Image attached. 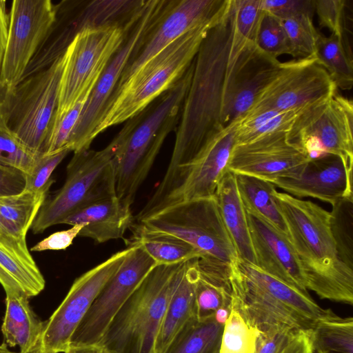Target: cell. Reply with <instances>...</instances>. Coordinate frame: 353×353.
<instances>
[{
  "instance_id": "cell-1",
  "label": "cell",
  "mask_w": 353,
  "mask_h": 353,
  "mask_svg": "<svg viewBox=\"0 0 353 353\" xmlns=\"http://www.w3.org/2000/svg\"><path fill=\"white\" fill-rule=\"evenodd\" d=\"M230 5L209 30L195 57L170 163L151 196L156 204L163 203L178 190L187 165L208 139L223 128L221 109L232 39Z\"/></svg>"
},
{
  "instance_id": "cell-2",
  "label": "cell",
  "mask_w": 353,
  "mask_h": 353,
  "mask_svg": "<svg viewBox=\"0 0 353 353\" xmlns=\"http://www.w3.org/2000/svg\"><path fill=\"white\" fill-rule=\"evenodd\" d=\"M273 195L303 272L307 290L321 299L352 305L353 269L339 256L330 212L310 201L276 190Z\"/></svg>"
},
{
  "instance_id": "cell-3",
  "label": "cell",
  "mask_w": 353,
  "mask_h": 353,
  "mask_svg": "<svg viewBox=\"0 0 353 353\" xmlns=\"http://www.w3.org/2000/svg\"><path fill=\"white\" fill-rule=\"evenodd\" d=\"M230 5L220 8L136 70L118 85L105 105L93 133L94 139L107 128L136 117L173 86L194 61L209 30Z\"/></svg>"
},
{
  "instance_id": "cell-4",
  "label": "cell",
  "mask_w": 353,
  "mask_h": 353,
  "mask_svg": "<svg viewBox=\"0 0 353 353\" xmlns=\"http://www.w3.org/2000/svg\"><path fill=\"white\" fill-rule=\"evenodd\" d=\"M194 59L183 76L164 92L152 108L128 120L117 134V150L112 159L116 193L131 205L148 176L167 136L179 124L190 88Z\"/></svg>"
},
{
  "instance_id": "cell-5",
  "label": "cell",
  "mask_w": 353,
  "mask_h": 353,
  "mask_svg": "<svg viewBox=\"0 0 353 353\" xmlns=\"http://www.w3.org/2000/svg\"><path fill=\"white\" fill-rule=\"evenodd\" d=\"M230 283L231 303L258 332L287 328L310 332L332 312L319 305L307 291L239 259L232 270Z\"/></svg>"
},
{
  "instance_id": "cell-6",
  "label": "cell",
  "mask_w": 353,
  "mask_h": 353,
  "mask_svg": "<svg viewBox=\"0 0 353 353\" xmlns=\"http://www.w3.org/2000/svg\"><path fill=\"white\" fill-rule=\"evenodd\" d=\"M137 225L187 241L200 254L197 259L200 274L230 285L232 270L239 258L214 196L174 204Z\"/></svg>"
},
{
  "instance_id": "cell-7",
  "label": "cell",
  "mask_w": 353,
  "mask_h": 353,
  "mask_svg": "<svg viewBox=\"0 0 353 353\" xmlns=\"http://www.w3.org/2000/svg\"><path fill=\"white\" fill-rule=\"evenodd\" d=\"M182 264L153 268L118 312L101 343L114 353H155L157 338Z\"/></svg>"
},
{
  "instance_id": "cell-8",
  "label": "cell",
  "mask_w": 353,
  "mask_h": 353,
  "mask_svg": "<svg viewBox=\"0 0 353 353\" xmlns=\"http://www.w3.org/2000/svg\"><path fill=\"white\" fill-rule=\"evenodd\" d=\"M65 52L46 68L0 92V122L32 153L43 154L58 105Z\"/></svg>"
},
{
  "instance_id": "cell-9",
  "label": "cell",
  "mask_w": 353,
  "mask_h": 353,
  "mask_svg": "<svg viewBox=\"0 0 353 353\" xmlns=\"http://www.w3.org/2000/svg\"><path fill=\"white\" fill-rule=\"evenodd\" d=\"M144 6L129 21L88 26L77 34L65 52V61L53 123L79 101L89 98L108 64L140 17Z\"/></svg>"
},
{
  "instance_id": "cell-10",
  "label": "cell",
  "mask_w": 353,
  "mask_h": 353,
  "mask_svg": "<svg viewBox=\"0 0 353 353\" xmlns=\"http://www.w3.org/2000/svg\"><path fill=\"white\" fill-rule=\"evenodd\" d=\"M118 141L115 137L103 149L74 152L66 168L62 187L46 199L30 229L39 234L62 221L86 202L116 191L112 159Z\"/></svg>"
},
{
  "instance_id": "cell-11",
  "label": "cell",
  "mask_w": 353,
  "mask_h": 353,
  "mask_svg": "<svg viewBox=\"0 0 353 353\" xmlns=\"http://www.w3.org/2000/svg\"><path fill=\"white\" fill-rule=\"evenodd\" d=\"M352 101L336 93L303 110L288 139L310 160L332 154L352 167Z\"/></svg>"
},
{
  "instance_id": "cell-12",
  "label": "cell",
  "mask_w": 353,
  "mask_h": 353,
  "mask_svg": "<svg viewBox=\"0 0 353 353\" xmlns=\"http://www.w3.org/2000/svg\"><path fill=\"white\" fill-rule=\"evenodd\" d=\"M167 0L146 1L143 11L128 32L92 91L70 137L68 148L77 152L90 149L99 117L116 89L121 74L145 37L159 21Z\"/></svg>"
},
{
  "instance_id": "cell-13",
  "label": "cell",
  "mask_w": 353,
  "mask_h": 353,
  "mask_svg": "<svg viewBox=\"0 0 353 353\" xmlns=\"http://www.w3.org/2000/svg\"><path fill=\"white\" fill-rule=\"evenodd\" d=\"M130 248L119 251L77 277L67 295L45 321L39 350L63 353L73 334L107 282L121 265Z\"/></svg>"
},
{
  "instance_id": "cell-14",
  "label": "cell",
  "mask_w": 353,
  "mask_h": 353,
  "mask_svg": "<svg viewBox=\"0 0 353 353\" xmlns=\"http://www.w3.org/2000/svg\"><path fill=\"white\" fill-rule=\"evenodd\" d=\"M56 12L51 0H14L10 10L6 50L0 71V92L13 90L36 54Z\"/></svg>"
},
{
  "instance_id": "cell-15",
  "label": "cell",
  "mask_w": 353,
  "mask_h": 353,
  "mask_svg": "<svg viewBox=\"0 0 353 353\" xmlns=\"http://www.w3.org/2000/svg\"><path fill=\"white\" fill-rule=\"evenodd\" d=\"M128 248H130V252L95 299L73 334L70 344L101 343L121 307L158 265L141 246L133 245Z\"/></svg>"
},
{
  "instance_id": "cell-16",
  "label": "cell",
  "mask_w": 353,
  "mask_h": 353,
  "mask_svg": "<svg viewBox=\"0 0 353 353\" xmlns=\"http://www.w3.org/2000/svg\"><path fill=\"white\" fill-rule=\"evenodd\" d=\"M336 90L316 58L284 62L248 111H285L303 108L330 98Z\"/></svg>"
},
{
  "instance_id": "cell-17",
  "label": "cell",
  "mask_w": 353,
  "mask_h": 353,
  "mask_svg": "<svg viewBox=\"0 0 353 353\" xmlns=\"http://www.w3.org/2000/svg\"><path fill=\"white\" fill-rule=\"evenodd\" d=\"M310 160L288 139V132L269 134L234 145L228 170L273 182L301 176Z\"/></svg>"
},
{
  "instance_id": "cell-18",
  "label": "cell",
  "mask_w": 353,
  "mask_h": 353,
  "mask_svg": "<svg viewBox=\"0 0 353 353\" xmlns=\"http://www.w3.org/2000/svg\"><path fill=\"white\" fill-rule=\"evenodd\" d=\"M281 64L256 43L245 48L225 75L221 109L223 127L239 119L252 108L275 77Z\"/></svg>"
},
{
  "instance_id": "cell-19",
  "label": "cell",
  "mask_w": 353,
  "mask_h": 353,
  "mask_svg": "<svg viewBox=\"0 0 353 353\" xmlns=\"http://www.w3.org/2000/svg\"><path fill=\"white\" fill-rule=\"evenodd\" d=\"M237 121L223 127L208 139L187 165L181 185L164 208L183 201L214 196L220 180L228 171L235 145Z\"/></svg>"
},
{
  "instance_id": "cell-20",
  "label": "cell",
  "mask_w": 353,
  "mask_h": 353,
  "mask_svg": "<svg viewBox=\"0 0 353 353\" xmlns=\"http://www.w3.org/2000/svg\"><path fill=\"white\" fill-rule=\"evenodd\" d=\"M224 0L168 1L159 21L125 68L118 85L181 36L213 14Z\"/></svg>"
},
{
  "instance_id": "cell-21",
  "label": "cell",
  "mask_w": 353,
  "mask_h": 353,
  "mask_svg": "<svg viewBox=\"0 0 353 353\" xmlns=\"http://www.w3.org/2000/svg\"><path fill=\"white\" fill-rule=\"evenodd\" d=\"M245 212L256 265L291 285L307 291L303 272L288 236L262 216Z\"/></svg>"
},
{
  "instance_id": "cell-22",
  "label": "cell",
  "mask_w": 353,
  "mask_h": 353,
  "mask_svg": "<svg viewBox=\"0 0 353 353\" xmlns=\"http://www.w3.org/2000/svg\"><path fill=\"white\" fill-rule=\"evenodd\" d=\"M272 183L294 197H312L331 205L342 198L353 197L352 167L332 154L310 160L299 178Z\"/></svg>"
},
{
  "instance_id": "cell-23",
  "label": "cell",
  "mask_w": 353,
  "mask_h": 353,
  "mask_svg": "<svg viewBox=\"0 0 353 353\" xmlns=\"http://www.w3.org/2000/svg\"><path fill=\"white\" fill-rule=\"evenodd\" d=\"M132 221L131 205L121 201L114 191L86 202L61 224H83L79 236L102 243L122 238Z\"/></svg>"
},
{
  "instance_id": "cell-24",
  "label": "cell",
  "mask_w": 353,
  "mask_h": 353,
  "mask_svg": "<svg viewBox=\"0 0 353 353\" xmlns=\"http://www.w3.org/2000/svg\"><path fill=\"white\" fill-rule=\"evenodd\" d=\"M26 238L0 232V284L5 292H18L30 298L44 290L46 281Z\"/></svg>"
},
{
  "instance_id": "cell-25",
  "label": "cell",
  "mask_w": 353,
  "mask_h": 353,
  "mask_svg": "<svg viewBox=\"0 0 353 353\" xmlns=\"http://www.w3.org/2000/svg\"><path fill=\"white\" fill-rule=\"evenodd\" d=\"M200 272L197 258L181 265L155 343V353H165L181 330L196 319L195 289Z\"/></svg>"
},
{
  "instance_id": "cell-26",
  "label": "cell",
  "mask_w": 353,
  "mask_h": 353,
  "mask_svg": "<svg viewBox=\"0 0 353 353\" xmlns=\"http://www.w3.org/2000/svg\"><path fill=\"white\" fill-rule=\"evenodd\" d=\"M81 1H61L55 4L54 19L21 81L50 65L62 56L77 34L83 30L79 16Z\"/></svg>"
},
{
  "instance_id": "cell-27",
  "label": "cell",
  "mask_w": 353,
  "mask_h": 353,
  "mask_svg": "<svg viewBox=\"0 0 353 353\" xmlns=\"http://www.w3.org/2000/svg\"><path fill=\"white\" fill-rule=\"evenodd\" d=\"M221 219L240 260L256 265L246 212L236 183V175L228 170L214 194Z\"/></svg>"
},
{
  "instance_id": "cell-28",
  "label": "cell",
  "mask_w": 353,
  "mask_h": 353,
  "mask_svg": "<svg viewBox=\"0 0 353 353\" xmlns=\"http://www.w3.org/2000/svg\"><path fill=\"white\" fill-rule=\"evenodd\" d=\"M6 311L1 325L4 343L7 346H18L19 353H32L39 346L44 328L24 294L6 291Z\"/></svg>"
},
{
  "instance_id": "cell-29",
  "label": "cell",
  "mask_w": 353,
  "mask_h": 353,
  "mask_svg": "<svg viewBox=\"0 0 353 353\" xmlns=\"http://www.w3.org/2000/svg\"><path fill=\"white\" fill-rule=\"evenodd\" d=\"M128 247L141 246L157 265H172L200 258L199 252L187 241L171 234L146 230L132 224Z\"/></svg>"
},
{
  "instance_id": "cell-30",
  "label": "cell",
  "mask_w": 353,
  "mask_h": 353,
  "mask_svg": "<svg viewBox=\"0 0 353 353\" xmlns=\"http://www.w3.org/2000/svg\"><path fill=\"white\" fill-rule=\"evenodd\" d=\"M235 175L236 187L245 210L262 216L288 236L285 223L273 195L275 185L270 181L254 176Z\"/></svg>"
},
{
  "instance_id": "cell-31",
  "label": "cell",
  "mask_w": 353,
  "mask_h": 353,
  "mask_svg": "<svg viewBox=\"0 0 353 353\" xmlns=\"http://www.w3.org/2000/svg\"><path fill=\"white\" fill-rule=\"evenodd\" d=\"M47 192H33L27 190L0 196V228L3 232L15 236H26Z\"/></svg>"
},
{
  "instance_id": "cell-32",
  "label": "cell",
  "mask_w": 353,
  "mask_h": 353,
  "mask_svg": "<svg viewBox=\"0 0 353 353\" xmlns=\"http://www.w3.org/2000/svg\"><path fill=\"white\" fill-rule=\"evenodd\" d=\"M232 39L225 75L236 60L252 43H255L264 10L262 0H231Z\"/></svg>"
},
{
  "instance_id": "cell-33",
  "label": "cell",
  "mask_w": 353,
  "mask_h": 353,
  "mask_svg": "<svg viewBox=\"0 0 353 353\" xmlns=\"http://www.w3.org/2000/svg\"><path fill=\"white\" fill-rule=\"evenodd\" d=\"M308 106L285 111L266 109L247 112L237 121L235 145L279 131L288 132L296 117Z\"/></svg>"
},
{
  "instance_id": "cell-34",
  "label": "cell",
  "mask_w": 353,
  "mask_h": 353,
  "mask_svg": "<svg viewBox=\"0 0 353 353\" xmlns=\"http://www.w3.org/2000/svg\"><path fill=\"white\" fill-rule=\"evenodd\" d=\"M318 63L325 68L337 88L351 90L353 85V61L350 45L331 34H321L316 50Z\"/></svg>"
},
{
  "instance_id": "cell-35",
  "label": "cell",
  "mask_w": 353,
  "mask_h": 353,
  "mask_svg": "<svg viewBox=\"0 0 353 353\" xmlns=\"http://www.w3.org/2000/svg\"><path fill=\"white\" fill-rule=\"evenodd\" d=\"M314 353H353V319L332 312L309 332Z\"/></svg>"
},
{
  "instance_id": "cell-36",
  "label": "cell",
  "mask_w": 353,
  "mask_h": 353,
  "mask_svg": "<svg viewBox=\"0 0 353 353\" xmlns=\"http://www.w3.org/2000/svg\"><path fill=\"white\" fill-rule=\"evenodd\" d=\"M223 325L214 316L188 323L165 353H219Z\"/></svg>"
},
{
  "instance_id": "cell-37",
  "label": "cell",
  "mask_w": 353,
  "mask_h": 353,
  "mask_svg": "<svg viewBox=\"0 0 353 353\" xmlns=\"http://www.w3.org/2000/svg\"><path fill=\"white\" fill-rule=\"evenodd\" d=\"M330 229L339 256L353 269V197H344L332 205Z\"/></svg>"
},
{
  "instance_id": "cell-38",
  "label": "cell",
  "mask_w": 353,
  "mask_h": 353,
  "mask_svg": "<svg viewBox=\"0 0 353 353\" xmlns=\"http://www.w3.org/2000/svg\"><path fill=\"white\" fill-rule=\"evenodd\" d=\"M281 21L288 38L290 55L297 59L316 58L321 34L314 26L313 16L302 14Z\"/></svg>"
},
{
  "instance_id": "cell-39",
  "label": "cell",
  "mask_w": 353,
  "mask_h": 353,
  "mask_svg": "<svg viewBox=\"0 0 353 353\" xmlns=\"http://www.w3.org/2000/svg\"><path fill=\"white\" fill-rule=\"evenodd\" d=\"M257 331L231 303V310L223 328L219 353H252Z\"/></svg>"
},
{
  "instance_id": "cell-40",
  "label": "cell",
  "mask_w": 353,
  "mask_h": 353,
  "mask_svg": "<svg viewBox=\"0 0 353 353\" xmlns=\"http://www.w3.org/2000/svg\"><path fill=\"white\" fill-rule=\"evenodd\" d=\"M231 302V286L209 279L200 274L195 289L196 317L198 321L210 318L220 308L230 307Z\"/></svg>"
},
{
  "instance_id": "cell-41",
  "label": "cell",
  "mask_w": 353,
  "mask_h": 353,
  "mask_svg": "<svg viewBox=\"0 0 353 353\" xmlns=\"http://www.w3.org/2000/svg\"><path fill=\"white\" fill-rule=\"evenodd\" d=\"M0 122V165L28 174L38 157Z\"/></svg>"
},
{
  "instance_id": "cell-42",
  "label": "cell",
  "mask_w": 353,
  "mask_h": 353,
  "mask_svg": "<svg viewBox=\"0 0 353 353\" xmlns=\"http://www.w3.org/2000/svg\"><path fill=\"white\" fill-rule=\"evenodd\" d=\"M255 43L263 51L276 59L290 53L288 38L281 20L265 11Z\"/></svg>"
},
{
  "instance_id": "cell-43",
  "label": "cell",
  "mask_w": 353,
  "mask_h": 353,
  "mask_svg": "<svg viewBox=\"0 0 353 353\" xmlns=\"http://www.w3.org/2000/svg\"><path fill=\"white\" fill-rule=\"evenodd\" d=\"M347 3L346 0H314V12L318 16L320 26L327 28L331 34L348 43Z\"/></svg>"
},
{
  "instance_id": "cell-44",
  "label": "cell",
  "mask_w": 353,
  "mask_h": 353,
  "mask_svg": "<svg viewBox=\"0 0 353 353\" xmlns=\"http://www.w3.org/2000/svg\"><path fill=\"white\" fill-rule=\"evenodd\" d=\"M70 152L65 148L55 153L39 156L32 169L26 174L24 190L37 193L48 192L53 182L51 179L52 172Z\"/></svg>"
},
{
  "instance_id": "cell-45",
  "label": "cell",
  "mask_w": 353,
  "mask_h": 353,
  "mask_svg": "<svg viewBox=\"0 0 353 353\" xmlns=\"http://www.w3.org/2000/svg\"><path fill=\"white\" fill-rule=\"evenodd\" d=\"M263 10L279 19L302 14L314 16V0H262Z\"/></svg>"
},
{
  "instance_id": "cell-46",
  "label": "cell",
  "mask_w": 353,
  "mask_h": 353,
  "mask_svg": "<svg viewBox=\"0 0 353 353\" xmlns=\"http://www.w3.org/2000/svg\"><path fill=\"white\" fill-rule=\"evenodd\" d=\"M298 332L287 328L257 331L252 353H281Z\"/></svg>"
},
{
  "instance_id": "cell-47",
  "label": "cell",
  "mask_w": 353,
  "mask_h": 353,
  "mask_svg": "<svg viewBox=\"0 0 353 353\" xmlns=\"http://www.w3.org/2000/svg\"><path fill=\"white\" fill-rule=\"evenodd\" d=\"M83 227V224H76L70 229L54 232L38 242L30 250L34 252L65 250L72 244Z\"/></svg>"
},
{
  "instance_id": "cell-48",
  "label": "cell",
  "mask_w": 353,
  "mask_h": 353,
  "mask_svg": "<svg viewBox=\"0 0 353 353\" xmlns=\"http://www.w3.org/2000/svg\"><path fill=\"white\" fill-rule=\"evenodd\" d=\"M26 186V174L19 170L0 165V196L17 194Z\"/></svg>"
},
{
  "instance_id": "cell-49",
  "label": "cell",
  "mask_w": 353,
  "mask_h": 353,
  "mask_svg": "<svg viewBox=\"0 0 353 353\" xmlns=\"http://www.w3.org/2000/svg\"><path fill=\"white\" fill-rule=\"evenodd\" d=\"M10 24V11L7 1L0 0V71L6 50Z\"/></svg>"
},
{
  "instance_id": "cell-50",
  "label": "cell",
  "mask_w": 353,
  "mask_h": 353,
  "mask_svg": "<svg viewBox=\"0 0 353 353\" xmlns=\"http://www.w3.org/2000/svg\"><path fill=\"white\" fill-rule=\"evenodd\" d=\"M310 348L309 332H299L281 353H307Z\"/></svg>"
},
{
  "instance_id": "cell-51",
  "label": "cell",
  "mask_w": 353,
  "mask_h": 353,
  "mask_svg": "<svg viewBox=\"0 0 353 353\" xmlns=\"http://www.w3.org/2000/svg\"><path fill=\"white\" fill-rule=\"evenodd\" d=\"M63 353H114L101 343L92 344H70Z\"/></svg>"
},
{
  "instance_id": "cell-52",
  "label": "cell",
  "mask_w": 353,
  "mask_h": 353,
  "mask_svg": "<svg viewBox=\"0 0 353 353\" xmlns=\"http://www.w3.org/2000/svg\"><path fill=\"white\" fill-rule=\"evenodd\" d=\"M231 310L230 307H222L219 309L214 314L215 320L221 325H225L226 320L228 319L230 312Z\"/></svg>"
},
{
  "instance_id": "cell-53",
  "label": "cell",
  "mask_w": 353,
  "mask_h": 353,
  "mask_svg": "<svg viewBox=\"0 0 353 353\" xmlns=\"http://www.w3.org/2000/svg\"><path fill=\"white\" fill-rule=\"evenodd\" d=\"M0 353H19L12 352L8 348V346L5 343L0 345Z\"/></svg>"
},
{
  "instance_id": "cell-54",
  "label": "cell",
  "mask_w": 353,
  "mask_h": 353,
  "mask_svg": "<svg viewBox=\"0 0 353 353\" xmlns=\"http://www.w3.org/2000/svg\"><path fill=\"white\" fill-rule=\"evenodd\" d=\"M32 353H47V352H43L39 349H37V350H35L34 352H33Z\"/></svg>"
},
{
  "instance_id": "cell-55",
  "label": "cell",
  "mask_w": 353,
  "mask_h": 353,
  "mask_svg": "<svg viewBox=\"0 0 353 353\" xmlns=\"http://www.w3.org/2000/svg\"><path fill=\"white\" fill-rule=\"evenodd\" d=\"M307 353H314L312 348H310V350H309V352Z\"/></svg>"
},
{
  "instance_id": "cell-56",
  "label": "cell",
  "mask_w": 353,
  "mask_h": 353,
  "mask_svg": "<svg viewBox=\"0 0 353 353\" xmlns=\"http://www.w3.org/2000/svg\"><path fill=\"white\" fill-rule=\"evenodd\" d=\"M2 232V231H1V228H0V232Z\"/></svg>"
}]
</instances>
